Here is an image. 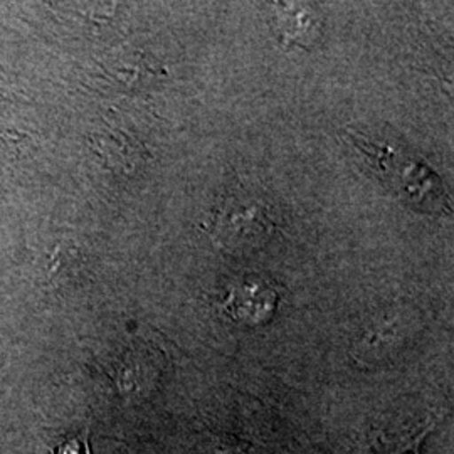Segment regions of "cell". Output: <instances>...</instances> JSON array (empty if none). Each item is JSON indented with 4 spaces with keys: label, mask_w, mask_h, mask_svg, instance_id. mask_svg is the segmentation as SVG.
Masks as SVG:
<instances>
[{
    "label": "cell",
    "mask_w": 454,
    "mask_h": 454,
    "mask_svg": "<svg viewBox=\"0 0 454 454\" xmlns=\"http://www.w3.org/2000/svg\"><path fill=\"white\" fill-rule=\"evenodd\" d=\"M221 217V234L229 244L261 243L271 232V219L258 202H231Z\"/></svg>",
    "instance_id": "cell-1"
},
{
    "label": "cell",
    "mask_w": 454,
    "mask_h": 454,
    "mask_svg": "<svg viewBox=\"0 0 454 454\" xmlns=\"http://www.w3.org/2000/svg\"><path fill=\"white\" fill-rule=\"evenodd\" d=\"M59 454H88V451H86V448H84L82 442L71 441V442L66 444L65 448H63V451Z\"/></svg>",
    "instance_id": "cell-2"
}]
</instances>
